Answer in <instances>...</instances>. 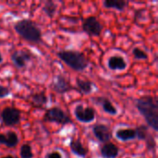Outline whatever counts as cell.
Masks as SVG:
<instances>
[{"mask_svg": "<svg viewBox=\"0 0 158 158\" xmlns=\"http://www.w3.org/2000/svg\"><path fill=\"white\" fill-rule=\"evenodd\" d=\"M136 107L145 119L149 128L158 131V103L156 97L151 95L142 96L135 101Z\"/></svg>", "mask_w": 158, "mask_h": 158, "instance_id": "1", "label": "cell"}, {"mask_svg": "<svg viewBox=\"0 0 158 158\" xmlns=\"http://www.w3.org/2000/svg\"><path fill=\"white\" fill-rule=\"evenodd\" d=\"M15 31L25 41L38 44L42 42V31L37 24L28 19L18 20L14 24Z\"/></svg>", "mask_w": 158, "mask_h": 158, "instance_id": "2", "label": "cell"}, {"mask_svg": "<svg viewBox=\"0 0 158 158\" xmlns=\"http://www.w3.org/2000/svg\"><path fill=\"white\" fill-rule=\"evenodd\" d=\"M56 55L61 61L75 71H84L90 65L85 55L77 50H61Z\"/></svg>", "mask_w": 158, "mask_h": 158, "instance_id": "3", "label": "cell"}, {"mask_svg": "<svg viewBox=\"0 0 158 158\" xmlns=\"http://www.w3.org/2000/svg\"><path fill=\"white\" fill-rule=\"evenodd\" d=\"M44 121L56 123L62 126H65L69 123H71L69 116L60 107L54 106L47 109L44 115Z\"/></svg>", "mask_w": 158, "mask_h": 158, "instance_id": "4", "label": "cell"}, {"mask_svg": "<svg viewBox=\"0 0 158 158\" xmlns=\"http://www.w3.org/2000/svg\"><path fill=\"white\" fill-rule=\"evenodd\" d=\"M21 119V111L18 108L6 106L0 111V120L6 127L18 125Z\"/></svg>", "mask_w": 158, "mask_h": 158, "instance_id": "5", "label": "cell"}, {"mask_svg": "<svg viewBox=\"0 0 158 158\" xmlns=\"http://www.w3.org/2000/svg\"><path fill=\"white\" fill-rule=\"evenodd\" d=\"M82 31L89 36L98 37L103 31V24L95 16H90L85 18L81 23Z\"/></svg>", "mask_w": 158, "mask_h": 158, "instance_id": "6", "label": "cell"}, {"mask_svg": "<svg viewBox=\"0 0 158 158\" xmlns=\"http://www.w3.org/2000/svg\"><path fill=\"white\" fill-rule=\"evenodd\" d=\"M95 110L91 106L84 107L82 105H78L74 109V116L81 123H91L95 118Z\"/></svg>", "mask_w": 158, "mask_h": 158, "instance_id": "7", "label": "cell"}, {"mask_svg": "<svg viewBox=\"0 0 158 158\" xmlns=\"http://www.w3.org/2000/svg\"><path fill=\"white\" fill-rule=\"evenodd\" d=\"M51 88L58 94H64L71 90L76 89L62 74H57L54 76L53 81L51 83Z\"/></svg>", "mask_w": 158, "mask_h": 158, "instance_id": "8", "label": "cell"}, {"mask_svg": "<svg viewBox=\"0 0 158 158\" xmlns=\"http://www.w3.org/2000/svg\"><path fill=\"white\" fill-rule=\"evenodd\" d=\"M136 131V139L144 141L146 143V146L149 150H154L156 146V142L155 137L149 132V127L145 125H140L136 129H134Z\"/></svg>", "mask_w": 158, "mask_h": 158, "instance_id": "9", "label": "cell"}, {"mask_svg": "<svg viewBox=\"0 0 158 158\" xmlns=\"http://www.w3.org/2000/svg\"><path fill=\"white\" fill-rule=\"evenodd\" d=\"M10 58L17 69H24L31 60L32 55L28 50H16L11 54Z\"/></svg>", "mask_w": 158, "mask_h": 158, "instance_id": "10", "label": "cell"}, {"mask_svg": "<svg viewBox=\"0 0 158 158\" xmlns=\"http://www.w3.org/2000/svg\"><path fill=\"white\" fill-rule=\"evenodd\" d=\"M93 132L94 137L99 141L101 143H109V141L112 139V131L110 128L106 124H95L93 126Z\"/></svg>", "mask_w": 158, "mask_h": 158, "instance_id": "11", "label": "cell"}, {"mask_svg": "<svg viewBox=\"0 0 158 158\" xmlns=\"http://www.w3.org/2000/svg\"><path fill=\"white\" fill-rule=\"evenodd\" d=\"M92 101L95 104V105H98V106H101L104 112H106V114L108 115H111V116H116L118 115V109L116 108L115 106H113L112 102L105 97V96H99V97H94L92 99Z\"/></svg>", "mask_w": 158, "mask_h": 158, "instance_id": "12", "label": "cell"}, {"mask_svg": "<svg viewBox=\"0 0 158 158\" xmlns=\"http://www.w3.org/2000/svg\"><path fill=\"white\" fill-rule=\"evenodd\" d=\"M69 148L70 151L79 157H86V156L89 153L88 148L84 146L79 139H71L69 143Z\"/></svg>", "mask_w": 158, "mask_h": 158, "instance_id": "13", "label": "cell"}, {"mask_svg": "<svg viewBox=\"0 0 158 158\" xmlns=\"http://www.w3.org/2000/svg\"><path fill=\"white\" fill-rule=\"evenodd\" d=\"M19 142V137L14 131H7L5 134H0V144H3L7 148L16 147Z\"/></svg>", "mask_w": 158, "mask_h": 158, "instance_id": "14", "label": "cell"}, {"mask_svg": "<svg viewBox=\"0 0 158 158\" xmlns=\"http://www.w3.org/2000/svg\"><path fill=\"white\" fill-rule=\"evenodd\" d=\"M100 152L103 158H117L119 154V148L115 143L109 142L102 145Z\"/></svg>", "mask_w": 158, "mask_h": 158, "instance_id": "15", "label": "cell"}, {"mask_svg": "<svg viewBox=\"0 0 158 158\" xmlns=\"http://www.w3.org/2000/svg\"><path fill=\"white\" fill-rule=\"evenodd\" d=\"M107 66L111 70H124L127 69V62L121 56H112L108 58Z\"/></svg>", "mask_w": 158, "mask_h": 158, "instance_id": "16", "label": "cell"}, {"mask_svg": "<svg viewBox=\"0 0 158 158\" xmlns=\"http://www.w3.org/2000/svg\"><path fill=\"white\" fill-rule=\"evenodd\" d=\"M116 137L121 142H128L136 139V131L134 129H118L116 131Z\"/></svg>", "mask_w": 158, "mask_h": 158, "instance_id": "17", "label": "cell"}, {"mask_svg": "<svg viewBox=\"0 0 158 158\" xmlns=\"http://www.w3.org/2000/svg\"><path fill=\"white\" fill-rule=\"evenodd\" d=\"M76 84H77V90H79L82 94L88 95L93 93V87L94 84L88 80H82L81 78L76 79Z\"/></svg>", "mask_w": 158, "mask_h": 158, "instance_id": "18", "label": "cell"}, {"mask_svg": "<svg viewBox=\"0 0 158 158\" xmlns=\"http://www.w3.org/2000/svg\"><path fill=\"white\" fill-rule=\"evenodd\" d=\"M103 5L106 8H113L118 11H123L128 6L129 2L125 0H105Z\"/></svg>", "mask_w": 158, "mask_h": 158, "instance_id": "19", "label": "cell"}, {"mask_svg": "<svg viewBox=\"0 0 158 158\" xmlns=\"http://www.w3.org/2000/svg\"><path fill=\"white\" fill-rule=\"evenodd\" d=\"M30 97H31L32 106H34L36 107H42V106H44V105L47 104V101H48V98H47L46 94L44 92L32 94Z\"/></svg>", "mask_w": 158, "mask_h": 158, "instance_id": "20", "label": "cell"}, {"mask_svg": "<svg viewBox=\"0 0 158 158\" xmlns=\"http://www.w3.org/2000/svg\"><path fill=\"white\" fill-rule=\"evenodd\" d=\"M43 11L49 18H53L56 11V5L53 1H47V2H45L44 6H43Z\"/></svg>", "mask_w": 158, "mask_h": 158, "instance_id": "21", "label": "cell"}, {"mask_svg": "<svg viewBox=\"0 0 158 158\" xmlns=\"http://www.w3.org/2000/svg\"><path fill=\"white\" fill-rule=\"evenodd\" d=\"M19 155L21 158H33V153L30 144H22L20 146Z\"/></svg>", "mask_w": 158, "mask_h": 158, "instance_id": "22", "label": "cell"}, {"mask_svg": "<svg viewBox=\"0 0 158 158\" xmlns=\"http://www.w3.org/2000/svg\"><path fill=\"white\" fill-rule=\"evenodd\" d=\"M132 55H133L134 58L137 59V60H146V59H148V55H147V53H146L144 50H143V49H141V48H139V47L133 48V50H132Z\"/></svg>", "mask_w": 158, "mask_h": 158, "instance_id": "23", "label": "cell"}, {"mask_svg": "<svg viewBox=\"0 0 158 158\" xmlns=\"http://www.w3.org/2000/svg\"><path fill=\"white\" fill-rule=\"evenodd\" d=\"M11 91L8 87L0 84V98H6L10 94Z\"/></svg>", "mask_w": 158, "mask_h": 158, "instance_id": "24", "label": "cell"}, {"mask_svg": "<svg viewBox=\"0 0 158 158\" xmlns=\"http://www.w3.org/2000/svg\"><path fill=\"white\" fill-rule=\"evenodd\" d=\"M44 158H62V155L57 151H53L46 154Z\"/></svg>", "mask_w": 158, "mask_h": 158, "instance_id": "25", "label": "cell"}, {"mask_svg": "<svg viewBox=\"0 0 158 158\" xmlns=\"http://www.w3.org/2000/svg\"><path fill=\"white\" fill-rule=\"evenodd\" d=\"M1 158H18L16 157V156H10V155H8V156H3V157Z\"/></svg>", "mask_w": 158, "mask_h": 158, "instance_id": "26", "label": "cell"}, {"mask_svg": "<svg viewBox=\"0 0 158 158\" xmlns=\"http://www.w3.org/2000/svg\"><path fill=\"white\" fill-rule=\"evenodd\" d=\"M3 60H4V59H3V56H2V55H1V53H0V63H2V62H3Z\"/></svg>", "mask_w": 158, "mask_h": 158, "instance_id": "27", "label": "cell"}, {"mask_svg": "<svg viewBox=\"0 0 158 158\" xmlns=\"http://www.w3.org/2000/svg\"><path fill=\"white\" fill-rule=\"evenodd\" d=\"M127 158H129V157H127Z\"/></svg>", "mask_w": 158, "mask_h": 158, "instance_id": "28", "label": "cell"}]
</instances>
